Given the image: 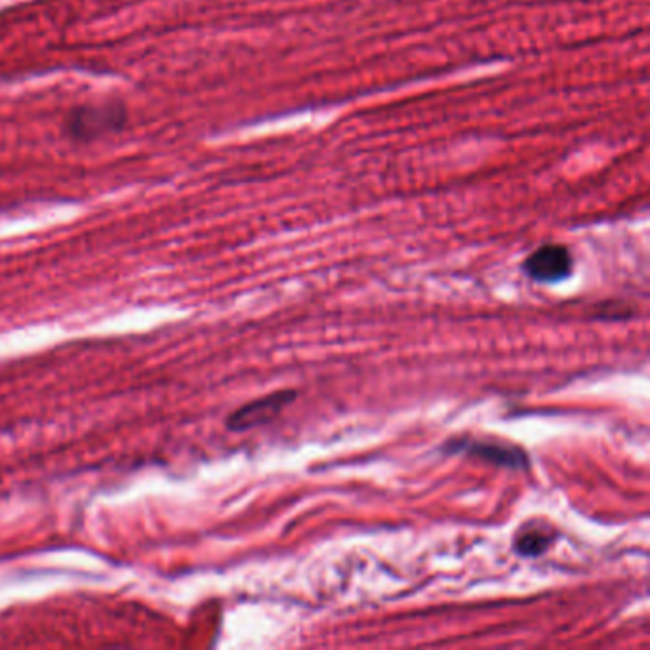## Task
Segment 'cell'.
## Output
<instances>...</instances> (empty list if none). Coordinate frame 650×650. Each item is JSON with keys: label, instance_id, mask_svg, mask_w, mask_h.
<instances>
[{"label": "cell", "instance_id": "5b68a950", "mask_svg": "<svg viewBox=\"0 0 650 650\" xmlns=\"http://www.w3.org/2000/svg\"><path fill=\"white\" fill-rule=\"evenodd\" d=\"M553 538H556V532L544 529L542 525L522 527L517 538H515V551L522 557L542 556L544 551H548Z\"/></svg>", "mask_w": 650, "mask_h": 650}, {"label": "cell", "instance_id": "6da1fadb", "mask_svg": "<svg viewBox=\"0 0 650 650\" xmlns=\"http://www.w3.org/2000/svg\"><path fill=\"white\" fill-rule=\"evenodd\" d=\"M522 267L536 283L553 285L561 283L572 273V256L569 248L562 244H544L527 257Z\"/></svg>", "mask_w": 650, "mask_h": 650}, {"label": "cell", "instance_id": "277c9868", "mask_svg": "<svg viewBox=\"0 0 650 650\" xmlns=\"http://www.w3.org/2000/svg\"><path fill=\"white\" fill-rule=\"evenodd\" d=\"M447 450L454 454H469L481 460L492 461L496 466H506V468L522 469L527 468L529 458L522 454L519 448L501 445V443H488V440H450Z\"/></svg>", "mask_w": 650, "mask_h": 650}, {"label": "cell", "instance_id": "3957f363", "mask_svg": "<svg viewBox=\"0 0 650 650\" xmlns=\"http://www.w3.org/2000/svg\"><path fill=\"white\" fill-rule=\"evenodd\" d=\"M294 399H296L294 392H278V394L252 400L248 405H244L243 408L231 414L227 418V427L231 431H246L252 427L264 426Z\"/></svg>", "mask_w": 650, "mask_h": 650}, {"label": "cell", "instance_id": "7a4b0ae2", "mask_svg": "<svg viewBox=\"0 0 650 650\" xmlns=\"http://www.w3.org/2000/svg\"><path fill=\"white\" fill-rule=\"evenodd\" d=\"M124 116L126 115H124L122 108H113V105L79 108L69 119V134L81 138V140L102 136V134L121 129Z\"/></svg>", "mask_w": 650, "mask_h": 650}]
</instances>
